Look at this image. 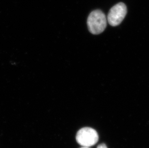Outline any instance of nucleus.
Returning <instances> with one entry per match:
<instances>
[{"mask_svg": "<svg viewBox=\"0 0 149 148\" xmlns=\"http://www.w3.org/2000/svg\"><path fill=\"white\" fill-rule=\"evenodd\" d=\"M87 27L92 34L97 35L105 30L107 26V19L101 10H96L89 15L87 21Z\"/></svg>", "mask_w": 149, "mask_h": 148, "instance_id": "f257e3e1", "label": "nucleus"}, {"mask_svg": "<svg viewBox=\"0 0 149 148\" xmlns=\"http://www.w3.org/2000/svg\"><path fill=\"white\" fill-rule=\"evenodd\" d=\"M76 141L84 147L94 145L99 140V135L96 130L91 127H84L76 134Z\"/></svg>", "mask_w": 149, "mask_h": 148, "instance_id": "f03ea898", "label": "nucleus"}, {"mask_svg": "<svg viewBox=\"0 0 149 148\" xmlns=\"http://www.w3.org/2000/svg\"><path fill=\"white\" fill-rule=\"evenodd\" d=\"M127 14V8L123 3L113 6L109 12L108 21L110 25L116 27L121 24Z\"/></svg>", "mask_w": 149, "mask_h": 148, "instance_id": "7ed1b4c3", "label": "nucleus"}, {"mask_svg": "<svg viewBox=\"0 0 149 148\" xmlns=\"http://www.w3.org/2000/svg\"><path fill=\"white\" fill-rule=\"evenodd\" d=\"M97 148H107V146L104 143L100 144L98 146Z\"/></svg>", "mask_w": 149, "mask_h": 148, "instance_id": "20e7f679", "label": "nucleus"}, {"mask_svg": "<svg viewBox=\"0 0 149 148\" xmlns=\"http://www.w3.org/2000/svg\"><path fill=\"white\" fill-rule=\"evenodd\" d=\"M88 148V147H83V148Z\"/></svg>", "mask_w": 149, "mask_h": 148, "instance_id": "39448f33", "label": "nucleus"}]
</instances>
